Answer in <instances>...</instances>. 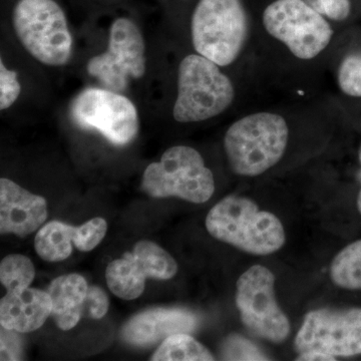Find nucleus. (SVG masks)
I'll list each match as a JSON object with an SVG mask.
<instances>
[{"instance_id":"11","label":"nucleus","mask_w":361,"mask_h":361,"mask_svg":"<svg viewBox=\"0 0 361 361\" xmlns=\"http://www.w3.org/2000/svg\"><path fill=\"white\" fill-rule=\"evenodd\" d=\"M294 348L298 355L317 350L330 355H361V308L317 310L304 318Z\"/></svg>"},{"instance_id":"1","label":"nucleus","mask_w":361,"mask_h":361,"mask_svg":"<svg viewBox=\"0 0 361 361\" xmlns=\"http://www.w3.org/2000/svg\"><path fill=\"white\" fill-rule=\"evenodd\" d=\"M206 228L214 238L253 255H269L286 241L281 221L245 197H226L216 204Z\"/></svg>"},{"instance_id":"12","label":"nucleus","mask_w":361,"mask_h":361,"mask_svg":"<svg viewBox=\"0 0 361 361\" xmlns=\"http://www.w3.org/2000/svg\"><path fill=\"white\" fill-rule=\"evenodd\" d=\"M177 272V262L167 251L153 242L141 241L108 265L106 280L118 298L134 300L142 295L147 279L168 280Z\"/></svg>"},{"instance_id":"15","label":"nucleus","mask_w":361,"mask_h":361,"mask_svg":"<svg viewBox=\"0 0 361 361\" xmlns=\"http://www.w3.org/2000/svg\"><path fill=\"white\" fill-rule=\"evenodd\" d=\"M51 311L49 292L30 287L6 291L0 301V323L4 329L27 334L42 327Z\"/></svg>"},{"instance_id":"22","label":"nucleus","mask_w":361,"mask_h":361,"mask_svg":"<svg viewBox=\"0 0 361 361\" xmlns=\"http://www.w3.org/2000/svg\"><path fill=\"white\" fill-rule=\"evenodd\" d=\"M21 92L20 82H18V73L8 70L4 66V61H0V109L1 111L11 108Z\"/></svg>"},{"instance_id":"5","label":"nucleus","mask_w":361,"mask_h":361,"mask_svg":"<svg viewBox=\"0 0 361 361\" xmlns=\"http://www.w3.org/2000/svg\"><path fill=\"white\" fill-rule=\"evenodd\" d=\"M191 32L199 54L219 66L231 65L248 33L245 9L240 0H200L192 18Z\"/></svg>"},{"instance_id":"4","label":"nucleus","mask_w":361,"mask_h":361,"mask_svg":"<svg viewBox=\"0 0 361 361\" xmlns=\"http://www.w3.org/2000/svg\"><path fill=\"white\" fill-rule=\"evenodd\" d=\"M13 23L16 37L32 58L51 66L68 63L73 37L66 14L54 0H20Z\"/></svg>"},{"instance_id":"3","label":"nucleus","mask_w":361,"mask_h":361,"mask_svg":"<svg viewBox=\"0 0 361 361\" xmlns=\"http://www.w3.org/2000/svg\"><path fill=\"white\" fill-rule=\"evenodd\" d=\"M234 96L231 80L217 63L201 54H190L180 63L173 116L179 123L209 120L227 110Z\"/></svg>"},{"instance_id":"28","label":"nucleus","mask_w":361,"mask_h":361,"mask_svg":"<svg viewBox=\"0 0 361 361\" xmlns=\"http://www.w3.org/2000/svg\"><path fill=\"white\" fill-rule=\"evenodd\" d=\"M358 158H360V161L361 164V146H360V153H358ZM358 179H360V182L361 183V170H360V174H358Z\"/></svg>"},{"instance_id":"17","label":"nucleus","mask_w":361,"mask_h":361,"mask_svg":"<svg viewBox=\"0 0 361 361\" xmlns=\"http://www.w3.org/2000/svg\"><path fill=\"white\" fill-rule=\"evenodd\" d=\"M82 232L80 227L65 224L59 221L47 223L37 233L35 248L37 255L47 262L66 260L73 253V245L80 248Z\"/></svg>"},{"instance_id":"6","label":"nucleus","mask_w":361,"mask_h":361,"mask_svg":"<svg viewBox=\"0 0 361 361\" xmlns=\"http://www.w3.org/2000/svg\"><path fill=\"white\" fill-rule=\"evenodd\" d=\"M142 190L154 198H176L205 203L215 191L213 173L196 149L187 146L168 149L160 161L145 170Z\"/></svg>"},{"instance_id":"8","label":"nucleus","mask_w":361,"mask_h":361,"mask_svg":"<svg viewBox=\"0 0 361 361\" xmlns=\"http://www.w3.org/2000/svg\"><path fill=\"white\" fill-rule=\"evenodd\" d=\"M263 23L271 37L301 59L315 58L332 37L329 23L304 0H276L265 9Z\"/></svg>"},{"instance_id":"25","label":"nucleus","mask_w":361,"mask_h":361,"mask_svg":"<svg viewBox=\"0 0 361 361\" xmlns=\"http://www.w3.org/2000/svg\"><path fill=\"white\" fill-rule=\"evenodd\" d=\"M109 297L103 289L97 286H90L85 300V314L92 319H101L109 310Z\"/></svg>"},{"instance_id":"19","label":"nucleus","mask_w":361,"mask_h":361,"mask_svg":"<svg viewBox=\"0 0 361 361\" xmlns=\"http://www.w3.org/2000/svg\"><path fill=\"white\" fill-rule=\"evenodd\" d=\"M330 277L341 288L361 290V239L337 254L330 267Z\"/></svg>"},{"instance_id":"10","label":"nucleus","mask_w":361,"mask_h":361,"mask_svg":"<svg viewBox=\"0 0 361 361\" xmlns=\"http://www.w3.org/2000/svg\"><path fill=\"white\" fill-rule=\"evenodd\" d=\"M87 73L106 89L123 92L130 78L137 80L146 71V47L141 30L129 18L114 21L106 51L90 59Z\"/></svg>"},{"instance_id":"13","label":"nucleus","mask_w":361,"mask_h":361,"mask_svg":"<svg viewBox=\"0 0 361 361\" xmlns=\"http://www.w3.org/2000/svg\"><path fill=\"white\" fill-rule=\"evenodd\" d=\"M47 218L44 197L23 189L13 180H0V232L25 237L37 231Z\"/></svg>"},{"instance_id":"20","label":"nucleus","mask_w":361,"mask_h":361,"mask_svg":"<svg viewBox=\"0 0 361 361\" xmlns=\"http://www.w3.org/2000/svg\"><path fill=\"white\" fill-rule=\"evenodd\" d=\"M35 277V266L25 255L11 254L1 261L0 281L6 291L27 288Z\"/></svg>"},{"instance_id":"7","label":"nucleus","mask_w":361,"mask_h":361,"mask_svg":"<svg viewBox=\"0 0 361 361\" xmlns=\"http://www.w3.org/2000/svg\"><path fill=\"white\" fill-rule=\"evenodd\" d=\"M274 287L272 271L262 265L252 266L237 281L236 306L251 334L280 343L290 334V322L278 305Z\"/></svg>"},{"instance_id":"18","label":"nucleus","mask_w":361,"mask_h":361,"mask_svg":"<svg viewBox=\"0 0 361 361\" xmlns=\"http://www.w3.org/2000/svg\"><path fill=\"white\" fill-rule=\"evenodd\" d=\"M210 351L187 334H176L167 337L152 356L154 361H211Z\"/></svg>"},{"instance_id":"26","label":"nucleus","mask_w":361,"mask_h":361,"mask_svg":"<svg viewBox=\"0 0 361 361\" xmlns=\"http://www.w3.org/2000/svg\"><path fill=\"white\" fill-rule=\"evenodd\" d=\"M297 360L336 361V356L329 355V353H322V351L311 350L300 353V355H298V357H297Z\"/></svg>"},{"instance_id":"16","label":"nucleus","mask_w":361,"mask_h":361,"mask_svg":"<svg viewBox=\"0 0 361 361\" xmlns=\"http://www.w3.org/2000/svg\"><path fill=\"white\" fill-rule=\"evenodd\" d=\"M90 285L80 274L56 278L49 287L51 297V317L61 330L73 329L85 314Z\"/></svg>"},{"instance_id":"21","label":"nucleus","mask_w":361,"mask_h":361,"mask_svg":"<svg viewBox=\"0 0 361 361\" xmlns=\"http://www.w3.org/2000/svg\"><path fill=\"white\" fill-rule=\"evenodd\" d=\"M342 92L350 97H361V54L346 56L338 71Z\"/></svg>"},{"instance_id":"27","label":"nucleus","mask_w":361,"mask_h":361,"mask_svg":"<svg viewBox=\"0 0 361 361\" xmlns=\"http://www.w3.org/2000/svg\"><path fill=\"white\" fill-rule=\"evenodd\" d=\"M357 208H358V211H360V213L361 214V190L360 192V195H358V198H357Z\"/></svg>"},{"instance_id":"14","label":"nucleus","mask_w":361,"mask_h":361,"mask_svg":"<svg viewBox=\"0 0 361 361\" xmlns=\"http://www.w3.org/2000/svg\"><path fill=\"white\" fill-rule=\"evenodd\" d=\"M198 324L196 316L180 308H157L142 311L130 318L122 330L123 341L147 346L176 334L193 331Z\"/></svg>"},{"instance_id":"24","label":"nucleus","mask_w":361,"mask_h":361,"mask_svg":"<svg viewBox=\"0 0 361 361\" xmlns=\"http://www.w3.org/2000/svg\"><path fill=\"white\" fill-rule=\"evenodd\" d=\"M311 7L330 20L341 21L346 20L350 13L349 0H305Z\"/></svg>"},{"instance_id":"23","label":"nucleus","mask_w":361,"mask_h":361,"mask_svg":"<svg viewBox=\"0 0 361 361\" xmlns=\"http://www.w3.org/2000/svg\"><path fill=\"white\" fill-rule=\"evenodd\" d=\"M223 353H224L225 360H266L264 355L253 344L240 336L231 337L229 341H226Z\"/></svg>"},{"instance_id":"9","label":"nucleus","mask_w":361,"mask_h":361,"mask_svg":"<svg viewBox=\"0 0 361 361\" xmlns=\"http://www.w3.org/2000/svg\"><path fill=\"white\" fill-rule=\"evenodd\" d=\"M70 111L78 127L97 130L116 146L130 144L139 133L137 108L127 97L114 90H82L71 103Z\"/></svg>"},{"instance_id":"2","label":"nucleus","mask_w":361,"mask_h":361,"mask_svg":"<svg viewBox=\"0 0 361 361\" xmlns=\"http://www.w3.org/2000/svg\"><path fill=\"white\" fill-rule=\"evenodd\" d=\"M288 134L286 122L276 114H253L237 121L224 139L230 167L240 176L263 174L281 160Z\"/></svg>"}]
</instances>
